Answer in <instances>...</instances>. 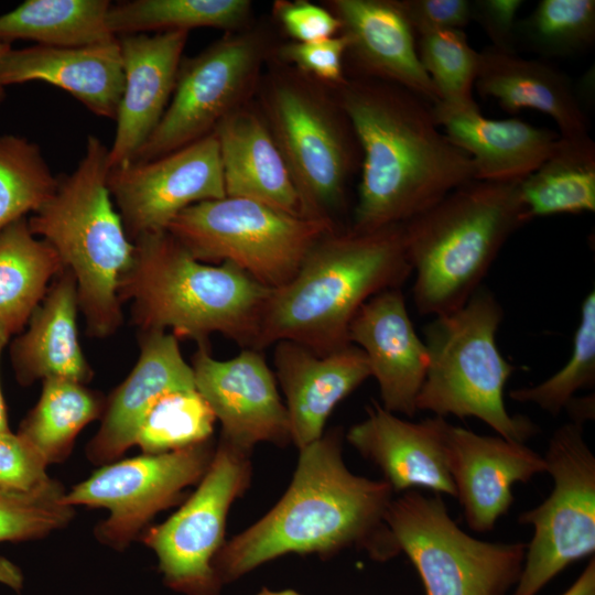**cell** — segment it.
<instances>
[{
    "mask_svg": "<svg viewBox=\"0 0 595 595\" xmlns=\"http://www.w3.org/2000/svg\"><path fill=\"white\" fill-rule=\"evenodd\" d=\"M328 10L347 39L345 61L354 77L383 80L404 87L430 104L437 91L421 65L415 33L397 0H333Z\"/></svg>",
    "mask_w": 595,
    "mask_h": 595,
    "instance_id": "21",
    "label": "cell"
},
{
    "mask_svg": "<svg viewBox=\"0 0 595 595\" xmlns=\"http://www.w3.org/2000/svg\"><path fill=\"white\" fill-rule=\"evenodd\" d=\"M78 310L76 281L65 268L31 314L28 328L11 343V364L20 385L48 378L85 385L91 380L94 372L78 339Z\"/></svg>",
    "mask_w": 595,
    "mask_h": 595,
    "instance_id": "26",
    "label": "cell"
},
{
    "mask_svg": "<svg viewBox=\"0 0 595 595\" xmlns=\"http://www.w3.org/2000/svg\"><path fill=\"white\" fill-rule=\"evenodd\" d=\"M215 414L196 389L161 396L144 416L136 444L144 454L184 448L212 439Z\"/></svg>",
    "mask_w": 595,
    "mask_h": 595,
    "instance_id": "36",
    "label": "cell"
},
{
    "mask_svg": "<svg viewBox=\"0 0 595 595\" xmlns=\"http://www.w3.org/2000/svg\"><path fill=\"white\" fill-rule=\"evenodd\" d=\"M191 366L196 390L221 423L220 437L248 452L261 442H292L285 404L260 350L242 348L218 360L207 344H198Z\"/></svg>",
    "mask_w": 595,
    "mask_h": 595,
    "instance_id": "16",
    "label": "cell"
},
{
    "mask_svg": "<svg viewBox=\"0 0 595 595\" xmlns=\"http://www.w3.org/2000/svg\"><path fill=\"white\" fill-rule=\"evenodd\" d=\"M216 447L212 439L171 452L144 454L104 465L65 493L74 506L102 507L109 516L94 530L96 539L123 550L161 510L176 505L183 490L199 483Z\"/></svg>",
    "mask_w": 595,
    "mask_h": 595,
    "instance_id": "14",
    "label": "cell"
},
{
    "mask_svg": "<svg viewBox=\"0 0 595 595\" xmlns=\"http://www.w3.org/2000/svg\"><path fill=\"white\" fill-rule=\"evenodd\" d=\"M108 0H26L0 15V42L85 46L117 40L108 26Z\"/></svg>",
    "mask_w": 595,
    "mask_h": 595,
    "instance_id": "31",
    "label": "cell"
},
{
    "mask_svg": "<svg viewBox=\"0 0 595 595\" xmlns=\"http://www.w3.org/2000/svg\"><path fill=\"white\" fill-rule=\"evenodd\" d=\"M266 48L257 33L230 32L182 61L169 106L132 161H149L188 145L245 106L258 82Z\"/></svg>",
    "mask_w": 595,
    "mask_h": 595,
    "instance_id": "13",
    "label": "cell"
},
{
    "mask_svg": "<svg viewBox=\"0 0 595 595\" xmlns=\"http://www.w3.org/2000/svg\"><path fill=\"white\" fill-rule=\"evenodd\" d=\"M385 521L425 595H502L519 578L527 544L473 538L451 518L440 495L404 491L392 498Z\"/></svg>",
    "mask_w": 595,
    "mask_h": 595,
    "instance_id": "10",
    "label": "cell"
},
{
    "mask_svg": "<svg viewBox=\"0 0 595 595\" xmlns=\"http://www.w3.org/2000/svg\"><path fill=\"white\" fill-rule=\"evenodd\" d=\"M571 414V421L584 424L594 418V397L573 398L566 408Z\"/></svg>",
    "mask_w": 595,
    "mask_h": 595,
    "instance_id": "46",
    "label": "cell"
},
{
    "mask_svg": "<svg viewBox=\"0 0 595 595\" xmlns=\"http://www.w3.org/2000/svg\"><path fill=\"white\" fill-rule=\"evenodd\" d=\"M250 10L248 0H131L111 3L107 21L117 37L203 26L234 32Z\"/></svg>",
    "mask_w": 595,
    "mask_h": 595,
    "instance_id": "33",
    "label": "cell"
},
{
    "mask_svg": "<svg viewBox=\"0 0 595 595\" xmlns=\"http://www.w3.org/2000/svg\"><path fill=\"white\" fill-rule=\"evenodd\" d=\"M529 218L595 210V143L589 134L562 138L551 154L520 181Z\"/></svg>",
    "mask_w": 595,
    "mask_h": 595,
    "instance_id": "30",
    "label": "cell"
},
{
    "mask_svg": "<svg viewBox=\"0 0 595 595\" xmlns=\"http://www.w3.org/2000/svg\"><path fill=\"white\" fill-rule=\"evenodd\" d=\"M342 442V431L334 429L299 451L283 497L217 553L218 580L236 578L286 553L325 556L353 547L378 560L399 553L385 521L392 488L383 479L353 474Z\"/></svg>",
    "mask_w": 595,
    "mask_h": 595,
    "instance_id": "2",
    "label": "cell"
},
{
    "mask_svg": "<svg viewBox=\"0 0 595 595\" xmlns=\"http://www.w3.org/2000/svg\"><path fill=\"white\" fill-rule=\"evenodd\" d=\"M553 488L539 506L518 518L533 527L512 595H536L571 563L595 552V456L583 424L556 429L543 456Z\"/></svg>",
    "mask_w": 595,
    "mask_h": 595,
    "instance_id": "11",
    "label": "cell"
},
{
    "mask_svg": "<svg viewBox=\"0 0 595 595\" xmlns=\"http://www.w3.org/2000/svg\"><path fill=\"white\" fill-rule=\"evenodd\" d=\"M529 220L520 181L474 178L402 224L418 312L436 317L462 307L507 239Z\"/></svg>",
    "mask_w": 595,
    "mask_h": 595,
    "instance_id": "5",
    "label": "cell"
},
{
    "mask_svg": "<svg viewBox=\"0 0 595 595\" xmlns=\"http://www.w3.org/2000/svg\"><path fill=\"white\" fill-rule=\"evenodd\" d=\"M348 340L365 353L381 407L413 418L429 354L414 329L401 288L386 290L364 303L349 324Z\"/></svg>",
    "mask_w": 595,
    "mask_h": 595,
    "instance_id": "18",
    "label": "cell"
},
{
    "mask_svg": "<svg viewBox=\"0 0 595 595\" xmlns=\"http://www.w3.org/2000/svg\"><path fill=\"white\" fill-rule=\"evenodd\" d=\"M337 228L331 220L225 196L185 208L166 230L198 261L231 262L264 286L278 289L296 274L312 246Z\"/></svg>",
    "mask_w": 595,
    "mask_h": 595,
    "instance_id": "9",
    "label": "cell"
},
{
    "mask_svg": "<svg viewBox=\"0 0 595 595\" xmlns=\"http://www.w3.org/2000/svg\"><path fill=\"white\" fill-rule=\"evenodd\" d=\"M105 404L106 398L85 383L48 378L43 380L40 399L17 433L47 465L58 463L68 457L79 432L101 416Z\"/></svg>",
    "mask_w": 595,
    "mask_h": 595,
    "instance_id": "32",
    "label": "cell"
},
{
    "mask_svg": "<svg viewBox=\"0 0 595 595\" xmlns=\"http://www.w3.org/2000/svg\"><path fill=\"white\" fill-rule=\"evenodd\" d=\"M251 452L220 437L194 494L163 523L142 533L164 582L188 595H216L214 560L224 545L229 508L250 484Z\"/></svg>",
    "mask_w": 595,
    "mask_h": 595,
    "instance_id": "12",
    "label": "cell"
},
{
    "mask_svg": "<svg viewBox=\"0 0 595 595\" xmlns=\"http://www.w3.org/2000/svg\"><path fill=\"white\" fill-rule=\"evenodd\" d=\"M595 383V291L581 305L572 353L566 364L544 381L513 389L509 397L518 402L533 403L543 411L558 415L575 393Z\"/></svg>",
    "mask_w": 595,
    "mask_h": 595,
    "instance_id": "37",
    "label": "cell"
},
{
    "mask_svg": "<svg viewBox=\"0 0 595 595\" xmlns=\"http://www.w3.org/2000/svg\"><path fill=\"white\" fill-rule=\"evenodd\" d=\"M274 367L299 451L323 436L334 408L371 377L365 353L354 344L321 356L295 342L280 340Z\"/></svg>",
    "mask_w": 595,
    "mask_h": 595,
    "instance_id": "22",
    "label": "cell"
},
{
    "mask_svg": "<svg viewBox=\"0 0 595 595\" xmlns=\"http://www.w3.org/2000/svg\"><path fill=\"white\" fill-rule=\"evenodd\" d=\"M10 336L11 334L9 333V331L3 325L0 324V358H1L2 350L4 346L7 345ZM9 430L10 429L8 424L7 408H6V402H4L3 394L1 391V386H0V432H4Z\"/></svg>",
    "mask_w": 595,
    "mask_h": 595,
    "instance_id": "48",
    "label": "cell"
},
{
    "mask_svg": "<svg viewBox=\"0 0 595 595\" xmlns=\"http://www.w3.org/2000/svg\"><path fill=\"white\" fill-rule=\"evenodd\" d=\"M418 55L433 83L439 102L473 108L479 52L474 50L463 30H443L419 35Z\"/></svg>",
    "mask_w": 595,
    "mask_h": 595,
    "instance_id": "38",
    "label": "cell"
},
{
    "mask_svg": "<svg viewBox=\"0 0 595 595\" xmlns=\"http://www.w3.org/2000/svg\"><path fill=\"white\" fill-rule=\"evenodd\" d=\"M47 463L37 451L10 430L0 432V488L34 491L47 486L52 478Z\"/></svg>",
    "mask_w": 595,
    "mask_h": 595,
    "instance_id": "41",
    "label": "cell"
},
{
    "mask_svg": "<svg viewBox=\"0 0 595 595\" xmlns=\"http://www.w3.org/2000/svg\"><path fill=\"white\" fill-rule=\"evenodd\" d=\"M412 274L402 226L358 232L334 229L309 250L296 274L272 289L255 349L280 340L317 355L349 345V324L369 299L401 288Z\"/></svg>",
    "mask_w": 595,
    "mask_h": 595,
    "instance_id": "3",
    "label": "cell"
},
{
    "mask_svg": "<svg viewBox=\"0 0 595 595\" xmlns=\"http://www.w3.org/2000/svg\"><path fill=\"white\" fill-rule=\"evenodd\" d=\"M11 47H12L11 44H7V43H1V42H0V57H1L6 52H8ZM4 98H6V88L0 87V104L4 100Z\"/></svg>",
    "mask_w": 595,
    "mask_h": 595,
    "instance_id": "49",
    "label": "cell"
},
{
    "mask_svg": "<svg viewBox=\"0 0 595 595\" xmlns=\"http://www.w3.org/2000/svg\"><path fill=\"white\" fill-rule=\"evenodd\" d=\"M257 595H301L299 594L298 592L295 591H292V589H285V591H280V592H272V591H268L266 588H263L260 593H258Z\"/></svg>",
    "mask_w": 595,
    "mask_h": 595,
    "instance_id": "50",
    "label": "cell"
},
{
    "mask_svg": "<svg viewBox=\"0 0 595 595\" xmlns=\"http://www.w3.org/2000/svg\"><path fill=\"white\" fill-rule=\"evenodd\" d=\"M64 496L63 486L54 479L34 491L0 488V542L35 540L65 528L75 511Z\"/></svg>",
    "mask_w": 595,
    "mask_h": 595,
    "instance_id": "39",
    "label": "cell"
},
{
    "mask_svg": "<svg viewBox=\"0 0 595 595\" xmlns=\"http://www.w3.org/2000/svg\"><path fill=\"white\" fill-rule=\"evenodd\" d=\"M502 317L497 299L480 286L462 307L425 325L429 366L416 408L440 418H477L499 436L524 443L537 426L526 416L509 414L505 404V387L515 367L496 342Z\"/></svg>",
    "mask_w": 595,
    "mask_h": 595,
    "instance_id": "7",
    "label": "cell"
},
{
    "mask_svg": "<svg viewBox=\"0 0 595 595\" xmlns=\"http://www.w3.org/2000/svg\"><path fill=\"white\" fill-rule=\"evenodd\" d=\"M562 595H595L594 556L577 580Z\"/></svg>",
    "mask_w": 595,
    "mask_h": 595,
    "instance_id": "45",
    "label": "cell"
},
{
    "mask_svg": "<svg viewBox=\"0 0 595 595\" xmlns=\"http://www.w3.org/2000/svg\"><path fill=\"white\" fill-rule=\"evenodd\" d=\"M348 42L344 34L310 43L291 42L279 47V58L295 66L301 74L326 84L332 89L347 78L345 57Z\"/></svg>",
    "mask_w": 595,
    "mask_h": 595,
    "instance_id": "40",
    "label": "cell"
},
{
    "mask_svg": "<svg viewBox=\"0 0 595 595\" xmlns=\"http://www.w3.org/2000/svg\"><path fill=\"white\" fill-rule=\"evenodd\" d=\"M226 196L252 199L300 216L299 195L263 116L235 110L214 129Z\"/></svg>",
    "mask_w": 595,
    "mask_h": 595,
    "instance_id": "28",
    "label": "cell"
},
{
    "mask_svg": "<svg viewBox=\"0 0 595 595\" xmlns=\"http://www.w3.org/2000/svg\"><path fill=\"white\" fill-rule=\"evenodd\" d=\"M108 151L98 137L88 136L76 167L57 176L53 195L28 218L32 234L50 244L73 273L87 333L99 338L122 323L119 282L134 255L111 201Z\"/></svg>",
    "mask_w": 595,
    "mask_h": 595,
    "instance_id": "6",
    "label": "cell"
},
{
    "mask_svg": "<svg viewBox=\"0 0 595 595\" xmlns=\"http://www.w3.org/2000/svg\"><path fill=\"white\" fill-rule=\"evenodd\" d=\"M522 0H472L470 15L491 41L494 48L517 53L516 15Z\"/></svg>",
    "mask_w": 595,
    "mask_h": 595,
    "instance_id": "44",
    "label": "cell"
},
{
    "mask_svg": "<svg viewBox=\"0 0 595 595\" xmlns=\"http://www.w3.org/2000/svg\"><path fill=\"white\" fill-rule=\"evenodd\" d=\"M434 119L446 137L472 160L474 178L522 181L553 151L559 133L516 118L484 117L479 107L432 105Z\"/></svg>",
    "mask_w": 595,
    "mask_h": 595,
    "instance_id": "25",
    "label": "cell"
},
{
    "mask_svg": "<svg viewBox=\"0 0 595 595\" xmlns=\"http://www.w3.org/2000/svg\"><path fill=\"white\" fill-rule=\"evenodd\" d=\"M594 42V0H541L516 25V48L521 46L547 58L582 54Z\"/></svg>",
    "mask_w": 595,
    "mask_h": 595,
    "instance_id": "34",
    "label": "cell"
},
{
    "mask_svg": "<svg viewBox=\"0 0 595 595\" xmlns=\"http://www.w3.org/2000/svg\"><path fill=\"white\" fill-rule=\"evenodd\" d=\"M188 32L129 34L118 37L125 75L108 151L109 169L133 160L163 117L172 98Z\"/></svg>",
    "mask_w": 595,
    "mask_h": 595,
    "instance_id": "19",
    "label": "cell"
},
{
    "mask_svg": "<svg viewBox=\"0 0 595 595\" xmlns=\"http://www.w3.org/2000/svg\"><path fill=\"white\" fill-rule=\"evenodd\" d=\"M334 90L361 153L349 229L402 225L474 180L470 158L441 131L428 100L365 77H347Z\"/></svg>",
    "mask_w": 595,
    "mask_h": 595,
    "instance_id": "1",
    "label": "cell"
},
{
    "mask_svg": "<svg viewBox=\"0 0 595 595\" xmlns=\"http://www.w3.org/2000/svg\"><path fill=\"white\" fill-rule=\"evenodd\" d=\"M134 255L119 282L120 302L130 301L141 331L172 329L178 337L207 344L220 333L253 348L272 289L231 262L195 259L167 230L133 241Z\"/></svg>",
    "mask_w": 595,
    "mask_h": 595,
    "instance_id": "4",
    "label": "cell"
},
{
    "mask_svg": "<svg viewBox=\"0 0 595 595\" xmlns=\"http://www.w3.org/2000/svg\"><path fill=\"white\" fill-rule=\"evenodd\" d=\"M510 113L532 109L551 117L562 138L588 134V120L571 78L555 66L487 46L474 85Z\"/></svg>",
    "mask_w": 595,
    "mask_h": 595,
    "instance_id": "27",
    "label": "cell"
},
{
    "mask_svg": "<svg viewBox=\"0 0 595 595\" xmlns=\"http://www.w3.org/2000/svg\"><path fill=\"white\" fill-rule=\"evenodd\" d=\"M65 269L23 217L0 231V324L21 333L52 281Z\"/></svg>",
    "mask_w": 595,
    "mask_h": 595,
    "instance_id": "29",
    "label": "cell"
},
{
    "mask_svg": "<svg viewBox=\"0 0 595 595\" xmlns=\"http://www.w3.org/2000/svg\"><path fill=\"white\" fill-rule=\"evenodd\" d=\"M56 186L57 176L36 143L21 136H0V231L41 208Z\"/></svg>",
    "mask_w": 595,
    "mask_h": 595,
    "instance_id": "35",
    "label": "cell"
},
{
    "mask_svg": "<svg viewBox=\"0 0 595 595\" xmlns=\"http://www.w3.org/2000/svg\"><path fill=\"white\" fill-rule=\"evenodd\" d=\"M315 84L298 71L272 74L263 118L291 174L302 217L335 223L361 153L336 96Z\"/></svg>",
    "mask_w": 595,
    "mask_h": 595,
    "instance_id": "8",
    "label": "cell"
},
{
    "mask_svg": "<svg viewBox=\"0 0 595 595\" xmlns=\"http://www.w3.org/2000/svg\"><path fill=\"white\" fill-rule=\"evenodd\" d=\"M399 3L418 35L462 30L472 21L470 0H401Z\"/></svg>",
    "mask_w": 595,
    "mask_h": 595,
    "instance_id": "43",
    "label": "cell"
},
{
    "mask_svg": "<svg viewBox=\"0 0 595 595\" xmlns=\"http://www.w3.org/2000/svg\"><path fill=\"white\" fill-rule=\"evenodd\" d=\"M139 358L128 377L106 398L101 424L86 454L98 465L113 463L136 444L140 425L164 393L196 389L194 371L177 337L164 331L139 332Z\"/></svg>",
    "mask_w": 595,
    "mask_h": 595,
    "instance_id": "20",
    "label": "cell"
},
{
    "mask_svg": "<svg viewBox=\"0 0 595 595\" xmlns=\"http://www.w3.org/2000/svg\"><path fill=\"white\" fill-rule=\"evenodd\" d=\"M273 12L298 43L322 41L340 33V22L328 9L306 0L275 1Z\"/></svg>",
    "mask_w": 595,
    "mask_h": 595,
    "instance_id": "42",
    "label": "cell"
},
{
    "mask_svg": "<svg viewBox=\"0 0 595 595\" xmlns=\"http://www.w3.org/2000/svg\"><path fill=\"white\" fill-rule=\"evenodd\" d=\"M22 580L21 571L10 561L0 556V583L17 588Z\"/></svg>",
    "mask_w": 595,
    "mask_h": 595,
    "instance_id": "47",
    "label": "cell"
},
{
    "mask_svg": "<svg viewBox=\"0 0 595 595\" xmlns=\"http://www.w3.org/2000/svg\"><path fill=\"white\" fill-rule=\"evenodd\" d=\"M346 440L383 474L393 493L428 489L455 497L440 432V416L403 420L376 402Z\"/></svg>",
    "mask_w": 595,
    "mask_h": 595,
    "instance_id": "23",
    "label": "cell"
},
{
    "mask_svg": "<svg viewBox=\"0 0 595 595\" xmlns=\"http://www.w3.org/2000/svg\"><path fill=\"white\" fill-rule=\"evenodd\" d=\"M440 432L455 497L467 524L488 532L513 504L512 488L547 472L543 456L524 443L480 435L440 418Z\"/></svg>",
    "mask_w": 595,
    "mask_h": 595,
    "instance_id": "17",
    "label": "cell"
},
{
    "mask_svg": "<svg viewBox=\"0 0 595 595\" xmlns=\"http://www.w3.org/2000/svg\"><path fill=\"white\" fill-rule=\"evenodd\" d=\"M108 187L131 241L166 230L185 208L226 196L214 132L165 155L109 170Z\"/></svg>",
    "mask_w": 595,
    "mask_h": 595,
    "instance_id": "15",
    "label": "cell"
},
{
    "mask_svg": "<svg viewBox=\"0 0 595 595\" xmlns=\"http://www.w3.org/2000/svg\"><path fill=\"white\" fill-rule=\"evenodd\" d=\"M33 80L62 88L94 115L115 120L125 88L119 41L11 47L0 57V87Z\"/></svg>",
    "mask_w": 595,
    "mask_h": 595,
    "instance_id": "24",
    "label": "cell"
}]
</instances>
